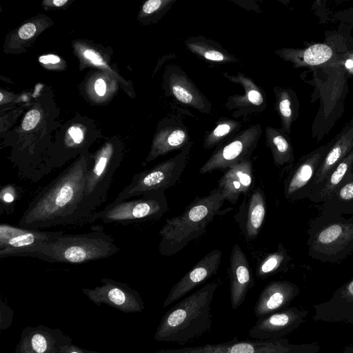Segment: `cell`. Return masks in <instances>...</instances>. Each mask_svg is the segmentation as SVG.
Returning a JSON list of instances; mask_svg holds the SVG:
<instances>
[{
  "label": "cell",
  "mask_w": 353,
  "mask_h": 353,
  "mask_svg": "<svg viewBox=\"0 0 353 353\" xmlns=\"http://www.w3.org/2000/svg\"><path fill=\"white\" fill-rule=\"evenodd\" d=\"M14 194H12L10 189L6 188L5 190H2L1 194V202L10 203L14 199Z\"/></svg>",
  "instance_id": "cell-40"
},
{
  "label": "cell",
  "mask_w": 353,
  "mask_h": 353,
  "mask_svg": "<svg viewBox=\"0 0 353 353\" xmlns=\"http://www.w3.org/2000/svg\"><path fill=\"white\" fill-rule=\"evenodd\" d=\"M168 210L164 190L145 192L121 201H113L93 214L88 223L97 221L110 224H130L158 219Z\"/></svg>",
  "instance_id": "cell-6"
},
{
  "label": "cell",
  "mask_w": 353,
  "mask_h": 353,
  "mask_svg": "<svg viewBox=\"0 0 353 353\" xmlns=\"http://www.w3.org/2000/svg\"><path fill=\"white\" fill-rule=\"evenodd\" d=\"M314 319L353 323V278L338 288L327 301L314 306Z\"/></svg>",
  "instance_id": "cell-19"
},
{
  "label": "cell",
  "mask_w": 353,
  "mask_h": 353,
  "mask_svg": "<svg viewBox=\"0 0 353 353\" xmlns=\"http://www.w3.org/2000/svg\"><path fill=\"white\" fill-rule=\"evenodd\" d=\"M241 128V123L233 119H223L219 121L216 125L204 137V148L210 150L222 145L234 137L239 132Z\"/></svg>",
  "instance_id": "cell-28"
},
{
  "label": "cell",
  "mask_w": 353,
  "mask_h": 353,
  "mask_svg": "<svg viewBox=\"0 0 353 353\" xmlns=\"http://www.w3.org/2000/svg\"><path fill=\"white\" fill-rule=\"evenodd\" d=\"M108 291L109 299L117 305H121L125 301L126 296L125 292L119 287L110 286Z\"/></svg>",
  "instance_id": "cell-33"
},
{
  "label": "cell",
  "mask_w": 353,
  "mask_h": 353,
  "mask_svg": "<svg viewBox=\"0 0 353 353\" xmlns=\"http://www.w3.org/2000/svg\"><path fill=\"white\" fill-rule=\"evenodd\" d=\"M72 353H77V352H72Z\"/></svg>",
  "instance_id": "cell-45"
},
{
  "label": "cell",
  "mask_w": 353,
  "mask_h": 353,
  "mask_svg": "<svg viewBox=\"0 0 353 353\" xmlns=\"http://www.w3.org/2000/svg\"><path fill=\"white\" fill-rule=\"evenodd\" d=\"M67 1H68L67 0H54L52 1V3L56 6H61L64 5Z\"/></svg>",
  "instance_id": "cell-41"
},
{
  "label": "cell",
  "mask_w": 353,
  "mask_h": 353,
  "mask_svg": "<svg viewBox=\"0 0 353 353\" xmlns=\"http://www.w3.org/2000/svg\"><path fill=\"white\" fill-rule=\"evenodd\" d=\"M33 349L38 353H43L46 351L47 343L45 338L39 334H34L32 339Z\"/></svg>",
  "instance_id": "cell-36"
},
{
  "label": "cell",
  "mask_w": 353,
  "mask_h": 353,
  "mask_svg": "<svg viewBox=\"0 0 353 353\" xmlns=\"http://www.w3.org/2000/svg\"><path fill=\"white\" fill-rule=\"evenodd\" d=\"M287 94L285 92L276 93L279 112L285 126L289 124L292 114L291 101Z\"/></svg>",
  "instance_id": "cell-30"
},
{
  "label": "cell",
  "mask_w": 353,
  "mask_h": 353,
  "mask_svg": "<svg viewBox=\"0 0 353 353\" xmlns=\"http://www.w3.org/2000/svg\"><path fill=\"white\" fill-rule=\"evenodd\" d=\"M94 90L97 95L103 96L106 92V84L103 79H98L94 83Z\"/></svg>",
  "instance_id": "cell-39"
},
{
  "label": "cell",
  "mask_w": 353,
  "mask_h": 353,
  "mask_svg": "<svg viewBox=\"0 0 353 353\" xmlns=\"http://www.w3.org/2000/svg\"><path fill=\"white\" fill-rule=\"evenodd\" d=\"M308 312L307 310L294 306L274 312L258 319L250 329L248 336L259 340L284 338L305 321Z\"/></svg>",
  "instance_id": "cell-13"
},
{
  "label": "cell",
  "mask_w": 353,
  "mask_h": 353,
  "mask_svg": "<svg viewBox=\"0 0 353 353\" xmlns=\"http://www.w3.org/2000/svg\"><path fill=\"white\" fill-rule=\"evenodd\" d=\"M36 32V26L32 23H27L21 26L18 34L21 39H28Z\"/></svg>",
  "instance_id": "cell-35"
},
{
  "label": "cell",
  "mask_w": 353,
  "mask_h": 353,
  "mask_svg": "<svg viewBox=\"0 0 353 353\" xmlns=\"http://www.w3.org/2000/svg\"><path fill=\"white\" fill-rule=\"evenodd\" d=\"M262 134L261 125L255 124L239 132L234 137L221 145L199 169L200 174L216 170L232 168L250 159Z\"/></svg>",
  "instance_id": "cell-10"
},
{
  "label": "cell",
  "mask_w": 353,
  "mask_h": 353,
  "mask_svg": "<svg viewBox=\"0 0 353 353\" xmlns=\"http://www.w3.org/2000/svg\"><path fill=\"white\" fill-rule=\"evenodd\" d=\"M83 56L93 64L97 65H104L105 63L101 55L92 49H86L83 52Z\"/></svg>",
  "instance_id": "cell-37"
},
{
  "label": "cell",
  "mask_w": 353,
  "mask_h": 353,
  "mask_svg": "<svg viewBox=\"0 0 353 353\" xmlns=\"http://www.w3.org/2000/svg\"><path fill=\"white\" fill-rule=\"evenodd\" d=\"M308 256L323 263H336L353 252V216L320 214L307 229Z\"/></svg>",
  "instance_id": "cell-5"
},
{
  "label": "cell",
  "mask_w": 353,
  "mask_h": 353,
  "mask_svg": "<svg viewBox=\"0 0 353 353\" xmlns=\"http://www.w3.org/2000/svg\"><path fill=\"white\" fill-rule=\"evenodd\" d=\"M315 343L294 344L285 338L239 340L237 337L220 343L171 348L158 353H318Z\"/></svg>",
  "instance_id": "cell-8"
},
{
  "label": "cell",
  "mask_w": 353,
  "mask_h": 353,
  "mask_svg": "<svg viewBox=\"0 0 353 353\" xmlns=\"http://www.w3.org/2000/svg\"><path fill=\"white\" fill-rule=\"evenodd\" d=\"M352 171L353 150L333 168L319 190L309 200L315 203H323Z\"/></svg>",
  "instance_id": "cell-25"
},
{
  "label": "cell",
  "mask_w": 353,
  "mask_h": 353,
  "mask_svg": "<svg viewBox=\"0 0 353 353\" xmlns=\"http://www.w3.org/2000/svg\"><path fill=\"white\" fill-rule=\"evenodd\" d=\"M291 260L290 256L281 243L277 250L266 255L256 269L258 278L265 279L278 272L285 271Z\"/></svg>",
  "instance_id": "cell-27"
},
{
  "label": "cell",
  "mask_w": 353,
  "mask_h": 353,
  "mask_svg": "<svg viewBox=\"0 0 353 353\" xmlns=\"http://www.w3.org/2000/svg\"><path fill=\"white\" fill-rule=\"evenodd\" d=\"M343 353H353V346H346L344 348Z\"/></svg>",
  "instance_id": "cell-42"
},
{
  "label": "cell",
  "mask_w": 353,
  "mask_h": 353,
  "mask_svg": "<svg viewBox=\"0 0 353 353\" xmlns=\"http://www.w3.org/2000/svg\"><path fill=\"white\" fill-rule=\"evenodd\" d=\"M174 2L175 0H148L144 3L142 11L147 14H151L163 9L168 10Z\"/></svg>",
  "instance_id": "cell-31"
},
{
  "label": "cell",
  "mask_w": 353,
  "mask_h": 353,
  "mask_svg": "<svg viewBox=\"0 0 353 353\" xmlns=\"http://www.w3.org/2000/svg\"><path fill=\"white\" fill-rule=\"evenodd\" d=\"M186 47L194 54L214 63H227L236 59L216 42L203 37H192L185 42Z\"/></svg>",
  "instance_id": "cell-24"
},
{
  "label": "cell",
  "mask_w": 353,
  "mask_h": 353,
  "mask_svg": "<svg viewBox=\"0 0 353 353\" xmlns=\"http://www.w3.org/2000/svg\"><path fill=\"white\" fill-rule=\"evenodd\" d=\"M232 82L241 84L244 89L243 95L228 97L225 106L232 110V116L239 118L254 112H260L266 108L265 93L252 79L239 72L236 76L223 74Z\"/></svg>",
  "instance_id": "cell-16"
},
{
  "label": "cell",
  "mask_w": 353,
  "mask_h": 353,
  "mask_svg": "<svg viewBox=\"0 0 353 353\" xmlns=\"http://www.w3.org/2000/svg\"><path fill=\"white\" fill-rule=\"evenodd\" d=\"M218 287L216 282L208 283L172 307L162 319L157 339L183 345L207 333L212 325L211 304Z\"/></svg>",
  "instance_id": "cell-2"
},
{
  "label": "cell",
  "mask_w": 353,
  "mask_h": 353,
  "mask_svg": "<svg viewBox=\"0 0 353 353\" xmlns=\"http://www.w3.org/2000/svg\"><path fill=\"white\" fill-rule=\"evenodd\" d=\"M320 214L353 215V171L341 184L321 203Z\"/></svg>",
  "instance_id": "cell-22"
},
{
  "label": "cell",
  "mask_w": 353,
  "mask_h": 353,
  "mask_svg": "<svg viewBox=\"0 0 353 353\" xmlns=\"http://www.w3.org/2000/svg\"><path fill=\"white\" fill-rule=\"evenodd\" d=\"M90 161L81 157L43 187L28 205L18 226L43 230L88 223L96 212L85 196Z\"/></svg>",
  "instance_id": "cell-1"
},
{
  "label": "cell",
  "mask_w": 353,
  "mask_h": 353,
  "mask_svg": "<svg viewBox=\"0 0 353 353\" xmlns=\"http://www.w3.org/2000/svg\"><path fill=\"white\" fill-rule=\"evenodd\" d=\"M299 293V287L292 282L271 281L261 291L255 303V316L260 319L288 307Z\"/></svg>",
  "instance_id": "cell-18"
},
{
  "label": "cell",
  "mask_w": 353,
  "mask_h": 353,
  "mask_svg": "<svg viewBox=\"0 0 353 353\" xmlns=\"http://www.w3.org/2000/svg\"><path fill=\"white\" fill-rule=\"evenodd\" d=\"M332 55V49L328 46L315 44L305 50L303 60L310 65H317L326 62Z\"/></svg>",
  "instance_id": "cell-29"
},
{
  "label": "cell",
  "mask_w": 353,
  "mask_h": 353,
  "mask_svg": "<svg viewBox=\"0 0 353 353\" xmlns=\"http://www.w3.org/2000/svg\"><path fill=\"white\" fill-rule=\"evenodd\" d=\"M68 134L72 141V145H79L84 140L83 131L78 126H72L68 130Z\"/></svg>",
  "instance_id": "cell-34"
},
{
  "label": "cell",
  "mask_w": 353,
  "mask_h": 353,
  "mask_svg": "<svg viewBox=\"0 0 353 353\" xmlns=\"http://www.w3.org/2000/svg\"><path fill=\"white\" fill-rule=\"evenodd\" d=\"M0 101L1 102L3 101V94L1 92L0 93Z\"/></svg>",
  "instance_id": "cell-44"
},
{
  "label": "cell",
  "mask_w": 353,
  "mask_h": 353,
  "mask_svg": "<svg viewBox=\"0 0 353 353\" xmlns=\"http://www.w3.org/2000/svg\"><path fill=\"white\" fill-rule=\"evenodd\" d=\"M167 73V84L171 97L204 114L211 112V103L183 70L178 66L171 65Z\"/></svg>",
  "instance_id": "cell-17"
},
{
  "label": "cell",
  "mask_w": 353,
  "mask_h": 353,
  "mask_svg": "<svg viewBox=\"0 0 353 353\" xmlns=\"http://www.w3.org/2000/svg\"><path fill=\"white\" fill-rule=\"evenodd\" d=\"M345 66L346 68H353V61L352 60H347L346 62H345Z\"/></svg>",
  "instance_id": "cell-43"
},
{
  "label": "cell",
  "mask_w": 353,
  "mask_h": 353,
  "mask_svg": "<svg viewBox=\"0 0 353 353\" xmlns=\"http://www.w3.org/2000/svg\"><path fill=\"white\" fill-rule=\"evenodd\" d=\"M265 139L267 146L272 152L276 166L281 167L294 162V157L292 145L280 130L270 126L266 127Z\"/></svg>",
  "instance_id": "cell-26"
},
{
  "label": "cell",
  "mask_w": 353,
  "mask_h": 353,
  "mask_svg": "<svg viewBox=\"0 0 353 353\" xmlns=\"http://www.w3.org/2000/svg\"><path fill=\"white\" fill-rule=\"evenodd\" d=\"M167 122L166 126L156 137L146 163L172 151L182 150L192 144L188 129L181 121L171 117Z\"/></svg>",
  "instance_id": "cell-20"
},
{
  "label": "cell",
  "mask_w": 353,
  "mask_h": 353,
  "mask_svg": "<svg viewBox=\"0 0 353 353\" xmlns=\"http://www.w3.org/2000/svg\"><path fill=\"white\" fill-rule=\"evenodd\" d=\"M192 144L176 155L153 168L133 176L130 183L117 195L114 201H121L145 192L165 190L179 180L189 161Z\"/></svg>",
  "instance_id": "cell-7"
},
{
  "label": "cell",
  "mask_w": 353,
  "mask_h": 353,
  "mask_svg": "<svg viewBox=\"0 0 353 353\" xmlns=\"http://www.w3.org/2000/svg\"><path fill=\"white\" fill-rule=\"evenodd\" d=\"M120 161L113 145L107 143L90 161L85 178V196L95 212L107 199L108 190Z\"/></svg>",
  "instance_id": "cell-9"
},
{
  "label": "cell",
  "mask_w": 353,
  "mask_h": 353,
  "mask_svg": "<svg viewBox=\"0 0 353 353\" xmlns=\"http://www.w3.org/2000/svg\"><path fill=\"white\" fill-rule=\"evenodd\" d=\"M266 202L263 191L254 189L248 201L245 219L242 229L248 240H254L259 234L265 217Z\"/></svg>",
  "instance_id": "cell-23"
},
{
  "label": "cell",
  "mask_w": 353,
  "mask_h": 353,
  "mask_svg": "<svg viewBox=\"0 0 353 353\" xmlns=\"http://www.w3.org/2000/svg\"><path fill=\"white\" fill-rule=\"evenodd\" d=\"M229 278L231 306L236 310L243 304L248 291L254 285L252 269L238 244H235L231 251Z\"/></svg>",
  "instance_id": "cell-15"
},
{
  "label": "cell",
  "mask_w": 353,
  "mask_h": 353,
  "mask_svg": "<svg viewBox=\"0 0 353 353\" xmlns=\"http://www.w3.org/2000/svg\"><path fill=\"white\" fill-rule=\"evenodd\" d=\"M225 201V196L216 188L207 195L196 196L180 215L167 219L159 232V253L163 256H173L189 242L205 234L208 225L216 216L232 210H221Z\"/></svg>",
  "instance_id": "cell-3"
},
{
  "label": "cell",
  "mask_w": 353,
  "mask_h": 353,
  "mask_svg": "<svg viewBox=\"0 0 353 353\" xmlns=\"http://www.w3.org/2000/svg\"><path fill=\"white\" fill-rule=\"evenodd\" d=\"M41 117V114L37 110H32L29 111L21 124L22 128L26 131H29L33 129L39 123Z\"/></svg>",
  "instance_id": "cell-32"
},
{
  "label": "cell",
  "mask_w": 353,
  "mask_h": 353,
  "mask_svg": "<svg viewBox=\"0 0 353 353\" xmlns=\"http://www.w3.org/2000/svg\"><path fill=\"white\" fill-rule=\"evenodd\" d=\"M62 232L29 229L2 223L0 225V258H37L43 246Z\"/></svg>",
  "instance_id": "cell-11"
},
{
  "label": "cell",
  "mask_w": 353,
  "mask_h": 353,
  "mask_svg": "<svg viewBox=\"0 0 353 353\" xmlns=\"http://www.w3.org/2000/svg\"><path fill=\"white\" fill-rule=\"evenodd\" d=\"M39 61L43 64H56L61 61V59L57 55L50 54L41 56Z\"/></svg>",
  "instance_id": "cell-38"
},
{
  "label": "cell",
  "mask_w": 353,
  "mask_h": 353,
  "mask_svg": "<svg viewBox=\"0 0 353 353\" xmlns=\"http://www.w3.org/2000/svg\"><path fill=\"white\" fill-rule=\"evenodd\" d=\"M253 185L251 159L230 168L219 180L217 188L225 201L234 204L241 194H246Z\"/></svg>",
  "instance_id": "cell-21"
},
{
  "label": "cell",
  "mask_w": 353,
  "mask_h": 353,
  "mask_svg": "<svg viewBox=\"0 0 353 353\" xmlns=\"http://www.w3.org/2000/svg\"><path fill=\"white\" fill-rule=\"evenodd\" d=\"M113 237L101 226L90 232L65 234L63 231L46 243L37 258L54 263L81 264L110 257L119 251Z\"/></svg>",
  "instance_id": "cell-4"
},
{
  "label": "cell",
  "mask_w": 353,
  "mask_h": 353,
  "mask_svg": "<svg viewBox=\"0 0 353 353\" xmlns=\"http://www.w3.org/2000/svg\"><path fill=\"white\" fill-rule=\"evenodd\" d=\"M221 256L222 252L216 249H214L205 254L173 285L164 301L163 307L180 299L215 274L219 268Z\"/></svg>",
  "instance_id": "cell-14"
},
{
  "label": "cell",
  "mask_w": 353,
  "mask_h": 353,
  "mask_svg": "<svg viewBox=\"0 0 353 353\" xmlns=\"http://www.w3.org/2000/svg\"><path fill=\"white\" fill-rule=\"evenodd\" d=\"M327 146H321L302 157L292 168L284 181L285 199L294 202L310 196L316 175Z\"/></svg>",
  "instance_id": "cell-12"
}]
</instances>
